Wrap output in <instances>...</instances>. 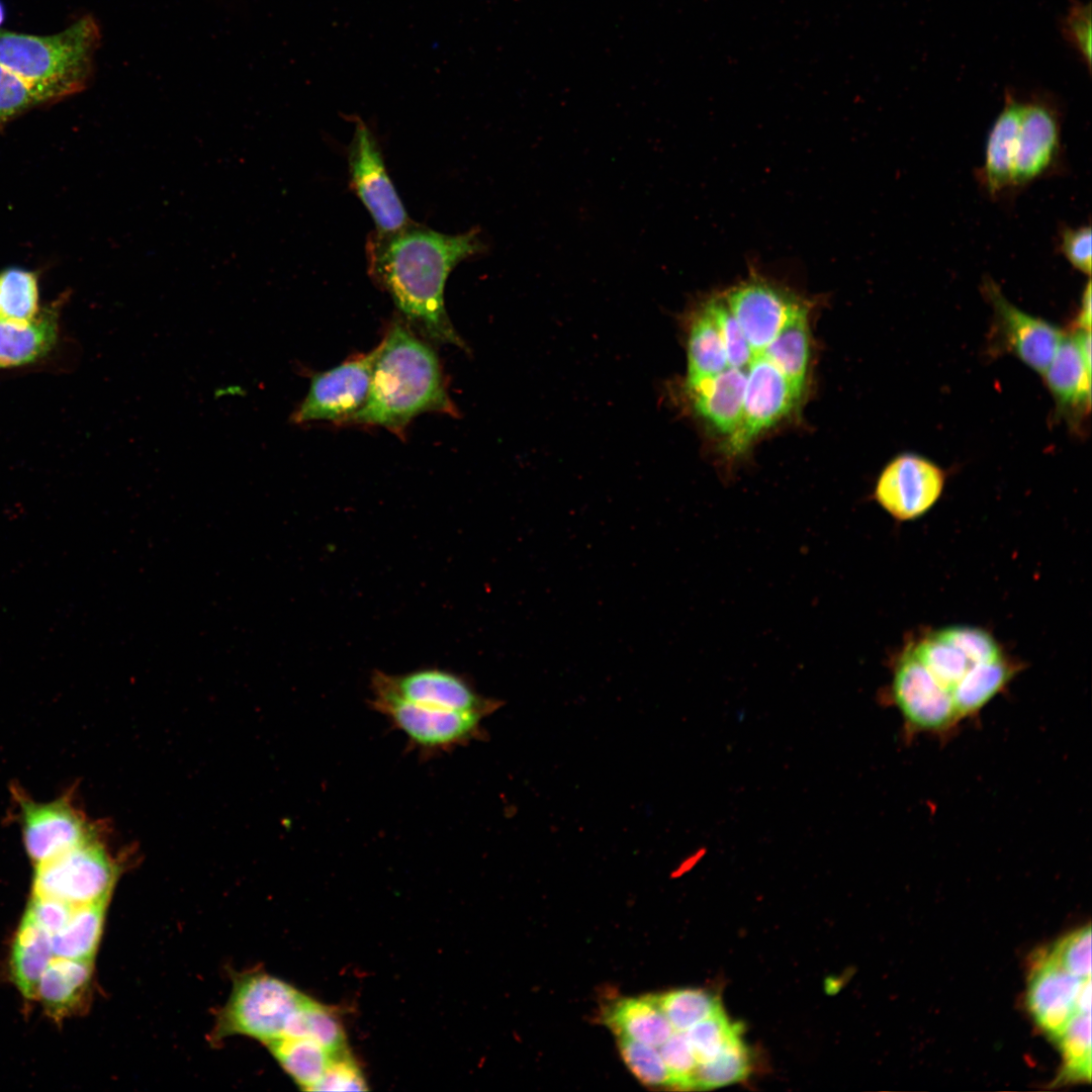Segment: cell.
<instances>
[{"label":"cell","mask_w":1092,"mask_h":1092,"mask_svg":"<svg viewBox=\"0 0 1092 1092\" xmlns=\"http://www.w3.org/2000/svg\"><path fill=\"white\" fill-rule=\"evenodd\" d=\"M485 250L477 229L446 235L414 222L392 233L369 237L368 270L391 297L405 323L425 338L465 349L444 302V288L460 262Z\"/></svg>","instance_id":"6da1fadb"},{"label":"cell","mask_w":1092,"mask_h":1092,"mask_svg":"<svg viewBox=\"0 0 1092 1092\" xmlns=\"http://www.w3.org/2000/svg\"><path fill=\"white\" fill-rule=\"evenodd\" d=\"M1063 159L1062 119L1056 103L1050 97L1021 99L1007 91L988 132L977 180L990 199H1011L1062 170Z\"/></svg>","instance_id":"7a4b0ae2"},{"label":"cell","mask_w":1092,"mask_h":1092,"mask_svg":"<svg viewBox=\"0 0 1092 1092\" xmlns=\"http://www.w3.org/2000/svg\"><path fill=\"white\" fill-rule=\"evenodd\" d=\"M375 348L368 397L350 424L401 437L422 414L456 415L437 354L405 322L394 321Z\"/></svg>","instance_id":"3957f363"},{"label":"cell","mask_w":1092,"mask_h":1092,"mask_svg":"<svg viewBox=\"0 0 1092 1092\" xmlns=\"http://www.w3.org/2000/svg\"><path fill=\"white\" fill-rule=\"evenodd\" d=\"M101 38L91 14L49 35L0 29V65L23 81L41 104L56 102L88 87Z\"/></svg>","instance_id":"277c9868"},{"label":"cell","mask_w":1092,"mask_h":1092,"mask_svg":"<svg viewBox=\"0 0 1092 1092\" xmlns=\"http://www.w3.org/2000/svg\"><path fill=\"white\" fill-rule=\"evenodd\" d=\"M305 995L289 984L264 973L238 978L220 1011L214 1037L246 1035L264 1043L283 1036L291 1014Z\"/></svg>","instance_id":"5b68a950"},{"label":"cell","mask_w":1092,"mask_h":1092,"mask_svg":"<svg viewBox=\"0 0 1092 1092\" xmlns=\"http://www.w3.org/2000/svg\"><path fill=\"white\" fill-rule=\"evenodd\" d=\"M118 873L117 864L97 834L34 866L32 895L73 906L108 902Z\"/></svg>","instance_id":"8992f818"},{"label":"cell","mask_w":1092,"mask_h":1092,"mask_svg":"<svg viewBox=\"0 0 1092 1092\" xmlns=\"http://www.w3.org/2000/svg\"><path fill=\"white\" fill-rule=\"evenodd\" d=\"M906 647L949 698L953 708L954 696L973 669L1005 656L988 631L974 626L957 625L930 631Z\"/></svg>","instance_id":"52a82bcc"},{"label":"cell","mask_w":1092,"mask_h":1092,"mask_svg":"<svg viewBox=\"0 0 1092 1092\" xmlns=\"http://www.w3.org/2000/svg\"><path fill=\"white\" fill-rule=\"evenodd\" d=\"M883 698L899 711L907 737L924 733L945 738L961 724L949 698L907 647L894 662Z\"/></svg>","instance_id":"ba28073f"},{"label":"cell","mask_w":1092,"mask_h":1092,"mask_svg":"<svg viewBox=\"0 0 1092 1092\" xmlns=\"http://www.w3.org/2000/svg\"><path fill=\"white\" fill-rule=\"evenodd\" d=\"M373 695L372 708L422 752L451 750L482 736L480 722L484 716L480 714L432 708L382 693Z\"/></svg>","instance_id":"9c48e42d"},{"label":"cell","mask_w":1092,"mask_h":1092,"mask_svg":"<svg viewBox=\"0 0 1092 1092\" xmlns=\"http://www.w3.org/2000/svg\"><path fill=\"white\" fill-rule=\"evenodd\" d=\"M19 808L22 841L33 866L50 860L99 834L70 795L37 802L17 789L13 792Z\"/></svg>","instance_id":"30bf717a"},{"label":"cell","mask_w":1092,"mask_h":1092,"mask_svg":"<svg viewBox=\"0 0 1092 1092\" xmlns=\"http://www.w3.org/2000/svg\"><path fill=\"white\" fill-rule=\"evenodd\" d=\"M375 355L376 348L313 374L306 396L290 417L291 423L350 424L367 400Z\"/></svg>","instance_id":"8fae6325"},{"label":"cell","mask_w":1092,"mask_h":1092,"mask_svg":"<svg viewBox=\"0 0 1092 1092\" xmlns=\"http://www.w3.org/2000/svg\"><path fill=\"white\" fill-rule=\"evenodd\" d=\"M350 184L371 214L376 232L392 233L413 221L386 172L379 145L360 118L348 150Z\"/></svg>","instance_id":"7c38bea8"},{"label":"cell","mask_w":1092,"mask_h":1092,"mask_svg":"<svg viewBox=\"0 0 1092 1092\" xmlns=\"http://www.w3.org/2000/svg\"><path fill=\"white\" fill-rule=\"evenodd\" d=\"M754 355L760 354L807 303L792 291L751 274L722 292Z\"/></svg>","instance_id":"4fadbf2b"},{"label":"cell","mask_w":1092,"mask_h":1092,"mask_svg":"<svg viewBox=\"0 0 1092 1092\" xmlns=\"http://www.w3.org/2000/svg\"><path fill=\"white\" fill-rule=\"evenodd\" d=\"M801 395L770 361L756 355L746 370L741 421L727 440L728 452H743L760 433L789 415Z\"/></svg>","instance_id":"5bb4252c"},{"label":"cell","mask_w":1092,"mask_h":1092,"mask_svg":"<svg viewBox=\"0 0 1092 1092\" xmlns=\"http://www.w3.org/2000/svg\"><path fill=\"white\" fill-rule=\"evenodd\" d=\"M944 484L945 473L938 465L923 456L904 453L882 470L874 496L894 519L912 521L937 503Z\"/></svg>","instance_id":"9a60e30c"},{"label":"cell","mask_w":1092,"mask_h":1092,"mask_svg":"<svg viewBox=\"0 0 1092 1092\" xmlns=\"http://www.w3.org/2000/svg\"><path fill=\"white\" fill-rule=\"evenodd\" d=\"M372 692L432 708L484 717L500 706V702L478 695L461 676L438 668L398 675L377 671L372 676Z\"/></svg>","instance_id":"2e32d148"},{"label":"cell","mask_w":1092,"mask_h":1092,"mask_svg":"<svg viewBox=\"0 0 1092 1092\" xmlns=\"http://www.w3.org/2000/svg\"><path fill=\"white\" fill-rule=\"evenodd\" d=\"M983 291L993 308L995 330L1003 348L1032 370L1043 374L1065 333L1013 305L991 279L985 280Z\"/></svg>","instance_id":"e0dca14e"},{"label":"cell","mask_w":1092,"mask_h":1092,"mask_svg":"<svg viewBox=\"0 0 1092 1092\" xmlns=\"http://www.w3.org/2000/svg\"><path fill=\"white\" fill-rule=\"evenodd\" d=\"M1088 979L1066 971L1048 950L1040 953L1034 961L1027 990L1028 1008L1037 1025L1058 1038L1079 1012L1077 999Z\"/></svg>","instance_id":"ac0fdd59"},{"label":"cell","mask_w":1092,"mask_h":1092,"mask_svg":"<svg viewBox=\"0 0 1092 1092\" xmlns=\"http://www.w3.org/2000/svg\"><path fill=\"white\" fill-rule=\"evenodd\" d=\"M746 370L729 366L711 377L685 383L695 413L728 438L741 421Z\"/></svg>","instance_id":"d6986e66"},{"label":"cell","mask_w":1092,"mask_h":1092,"mask_svg":"<svg viewBox=\"0 0 1092 1092\" xmlns=\"http://www.w3.org/2000/svg\"><path fill=\"white\" fill-rule=\"evenodd\" d=\"M1042 375L1059 414L1076 418L1090 412L1091 364L1084 359L1074 334H1065Z\"/></svg>","instance_id":"ffe728a7"},{"label":"cell","mask_w":1092,"mask_h":1092,"mask_svg":"<svg viewBox=\"0 0 1092 1092\" xmlns=\"http://www.w3.org/2000/svg\"><path fill=\"white\" fill-rule=\"evenodd\" d=\"M92 962L52 959L41 975L36 994L50 1016L62 1019L80 1006L90 986Z\"/></svg>","instance_id":"44dd1931"},{"label":"cell","mask_w":1092,"mask_h":1092,"mask_svg":"<svg viewBox=\"0 0 1092 1092\" xmlns=\"http://www.w3.org/2000/svg\"><path fill=\"white\" fill-rule=\"evenodd\" d=\"M603 1019L619 1037L655 1048L674 1031L655 995L622 998L607 1008Z\"/></svg>","instance_id":"7402d4cb"},{"label":"cell","mask_w":1092,"mask_h":1092,"mask_svg":"<svg viewBox=\"0 0 1092 1092\" xmlns=\"http://www.w3.org/2000/svg\"><path fill=\"white\" fill-rule=\"evenodd\" d=\"M53 958L51 935L26 910L16 930L10 953L12 979L25 998H36L39 980Z\"/></svg>","instance_id":"603a6c76"},{"label":"cell","mask_w":1092,"mask_h":1092,"mask_svg":"<svg viewBox=\"0 0 1092 1092\" xmlns=\"http://www.w3.org/2000/svg\"><path fill=\"white\" fill-rule=\"evenodd\" d=\"M51 310L27 322L0 321V368L36 361L54 347L58 324Z\"/></svg>","instance_id":"cb8c5ba5"},{"label":"cell","mask_w":1092,"mask_h":1092,"mask_svg":"<svg viewBox=\"0 0 1092 1092\" xmlns=\"http://www.w3.org/2000/svg\"><path fill=\"white\" fill-rule=\"evenodd\" d=\"M758 355L770 361L803 392L810 360L808 304L797 312Z\"/></svg>","instance_id":"d4e9b609"},{"label":"cell","mask_w":1092,"mask_h":1092,"mask_svg":"<svg viewBox=\"0 0 1092 1092\" xmlns=\"http://www.w3.org/2000/svg\"><path fill=\"white\" fill-rule=\"evenodd\" d=\"M107 902L75 906L65 925L51 935L54 957L93 961L101 937Z\"/></svg>","instance_id":"484cf974"},{"label":"cell","mask_w":1092,"mask_h":1092,"mask_svg":"<svg viewBox=\"0 0 1092 1092\" xmlns=\"http://www.w3.org/2000/svg\"><path fill=\"white\" fill-rule=\"evenodd\" d=\"M687 356V384L716 375L729 367L720 333L710 314L701 305L690 322Z\"/></svg>","instance_id":"4316f807"},{"label":"cell","mask_w":1092,"mask_h":1092,"mask_svg":"<svg viewBox=\"0 0 1092 1092\" xmlns=\"http://www.w3.org/2000/svg\"><path fill=\"white\" fill-rule=\"evenodd\" d=\"M275 1059L303 1089L311 1091L323 1077L332 1055L307 1037L281 1036L267 1043Z\"/></svg>","instance_id":"83f0119b"},{"label":"cell","mask_w":1092,"mask_h":1092,"mask_svg":"<svg viewBox=\"0 0 1092 1092\" xmlns=\"http://www.w3.org/2000/svg\"><path fill=\"white\" fill-rule=\"evenodd\" d=\"M283 1036L310 1038L331 1055L347 1050L345 1032L335 1011L306 996L288 1019Z\"/></svg>","instance_id":"f1b7e54d"},{"label":"cell","mask_w":1092,"mask_h":1092,"mask_svg":"<svg viewBox=\"0 0 1092 1092\" xmlns=\"http://www.w3.org/2000/svg\"><path fill=\"white\" fill-rule=\"evenodd\" d=\"M38 310L37 280L32 272L11 268L0 273V321L27 322Z\"/></svg>","instance_id":"f546056e"},{"label":"cell","mask_w":1092,"mask_h":1092,"mask_svg":"<svg viewBox=\"0 0 1092 1092\" xmlns=\"http://www.w3.org/2000/svg\"><path fill=\"white\" fill-rule=\"evenodd\" d=\"M750 1068L749 1052L740 1035L714 1058L698 1063L694 1088L707 1090L739 1082Z\"/></svg>","instance_id":"4dcf8cb0"},{"label":"cell","mask_w":1092,"mask_h":1092,"mask_svg":"<svg viewBox=\"0 0 1092 1092\" xmlns=\"http://www.w3.org/2000/svg\"><path fill=\"white\" fill-rule=\"evenodd\" d=\"M655 998L674 1031L685 1032L721 1010L718 997L702 989H677Z\"/></svg>","instance_id":"1f68e13d"},{"label":"cell","mask_w":1092,"mask_h":1092,"mask_svg":"<svg viewBox=\"0 0 1092 1092\" xmlns=\"http://www.w3.org/2000/svg\"><path fill=\"white\" fill-rule=\"evenodd\" d=\"M1064 1059V1077L1090 1080L1091 1077V1011L1077 1012L1059 1035Z\"/></svg>","instance_id":"d6a6232c"},{"label":"cell","mask_w":1092,"mask_h":1092,"mask_svg":"<svg viewBox=\"0 0 1092 1092\" xmlns=\"http://www.w3.org/2000/svg\"><path fill=\"white\" fill-rule=\"evenodd\" d=\"M701 306L710 314L722 338L729 366L747 369L755 355L721 293L711 295Z\"/></svg>","instance_id":"836d02e7"},{"label":"cell","mask_w":1092,"mask_h":1092,"mask_svg":"<svg viewBox=\"0 0 1092 1092\" xmlns=\"http://www.w3.org/2000/svg\"><path fill=\"white\" fill-rule=\"evenodd\" d=\"M741 1026L729 1021L721 1010L694 1024L685 1034L692 1045L698 1062L717 1056L734 1038L741 1035Z\"/></svg>","instance_id":"e575fe53"},{"label":"cell","mask_w":1092,"mask_h":1092,"mask_svg":"<svg viewBox=\"0 0 1092 1092\" xmlns=\"http://www.w3.org/2000/svg\"><path fill=\"white\" fill-rule=\"evenodd\" d=\"M619 1051L631 1073L643 1084L671 1086L672 1079L658 1048L619 1037Z\"/></svg>","instance_id":"d590c367"},{"label":"cell","mask_w":1092,"mask_h":1092,"mask_svg":"<svg viewBox=\"0 0 1092 1092\" xmlns=\"http://www.w3.org/2000/svg\"><path fill=\"white\" fill-rule=\"evenodd\" d=\"M1048 952L1072 975L1081 979L1091 978L1090 925L1063 937Z\"/></svg>","instance_id":"8d00e7d4"},{"label":"cell","mask_w":1092,"mask_h":1092,"mask_svg":"<svg viewBox=\"0 0 1092 1092\" xmlns=\"http://www.w3.org/2000/svg\"><path fill=\"white\" fill-rule=\"evenodd\" d=\"M672 1079V1087L692 1089L698 1059L685 1032L673 1033L658 1048Z\"/></svg>","instance_id":"74e56055"},{"label":"cell","mask_w":1092,"mask_h":1092,"mask_svg":"<svg viewBox=\"0 0 1092 1092\" xmlns=\"http://www.w3.org/2000/svg\"><path fill=\"white\" fill-rule=\"evenodd\" d=\"M367 1083L356 1061L347 1050L334 1054L311 1091H366Z\"/></svg>","instance_id":"f35d334b"},{"label":"cell","mask_w":1092,"mask_h":1092,"mask_svg":"<svg viewBox=\"0 0 1092 1092\" xmlns=\"http://www.w3.org/2000/svg\"><path fill=\"white\" fill-rule=\"evenodd\" d=\"M37 105L41 103L28 86L0 65V125Z\"/></svg>","instance_id":"ab89813d"},{"label":"cell","mask_w":1092,"mask_h":1092,"mask_svg":"<svg viewBox=\"0 0 1092 1092\" xmlns=\"http://www.w3.org/2000/svg\"><path fill=\"white\" fill-rule=\"evenodd\" d=\"M1063 31L1068 41L1083 58L1086 66H1091V5L1074 1L1063 22Z\"/></svg>","instance_id":"60d3db41"},{"label":"cell","mask_w":1092,"mask_h":1092,"mask_svg":"<svg viewBox=\"0 0 1092 1092\" xmlns=\"http://www.w3.org/2000/svg\"><path fill=\"white\" fill-rule=\"evenodd\" d=\"M1059 248L1068 262L1081 273L1091 274V228L1063 226L1059 234Z\"/></svg>","instance_id":"b9f144b4"},{"label":"cell","mask_w":1092,"mask_h":1092,"mask_svg":"<svg viewBox=\"0 0 1092 1092\" xmlns=\"http://www.w3.org/2000/svg\"><path fill=\"white\" fill-rule=\"evenodd\" d=\"M74 907L58 899L32 895L26 910L36 923L52 935L65 925Z\"/></svg>","instance_id":"7bdbcfd3"},{"label":"cell","mask_w":1092,"mask_h":1092,"mask_svg":"<svg viewBox=\"0 0 1092 1092\" xmlns=\"http://www.w3.org/2000/svg\"><path fill=\"white\" fill-rule=\"evenodd\" d=\"M1076 329L1091 331V283L1086 284L1081 298V305L1076 318Z\"/></svg>","instance_id":"ee69618b"},{"label":"cell","mask_w":1092,"mask_h":1092,"mask_svg":"<svg viewBox=\"0 0 1092 1092\" xmlns=\"http://www.w3.org/2000/svg\"><path fill=\"white\" fill-rule=\"evenodd\" d=\"M6 18V7L2 0H0V26L4 23Z\"/></svg>","instance_id":"f6af8a7d"}]
</instances>
